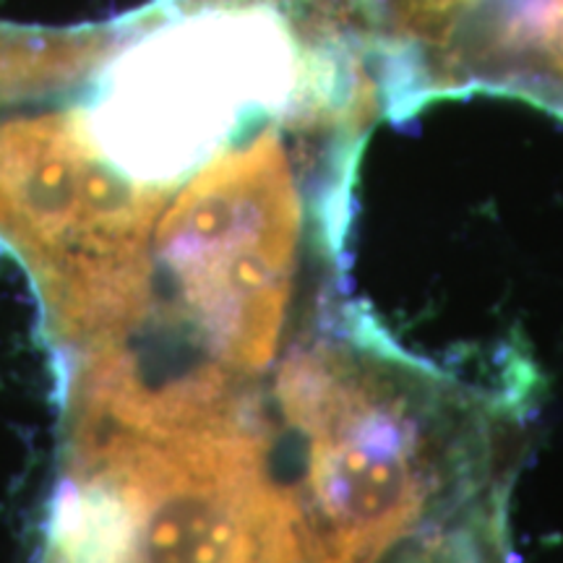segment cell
Here are the masks:
<instances>
[{
	"label": "cell",
	"instance_id": "obj_1",
	"mask_svg": "<svg viewBox=\"0 0 563 563\" xmlns=\"http://www.w3.org/2000/svg\"><path fill=\"white\" fill-rule=\"evenodd\" d=\"M274 399L308 563H384L426 519L506 488L511 399L483 402L365 319L295 344Z\"/></svg>",
	"mask_w": 563,
	"mask_h": 563
},
{
	"label": "cell",
	"instance_id": "obj_2",
	"mask_svg": "<svg viewBox=\"0 0 563 563\" xmlns=\"http://www.w3.org/2000/svg\"><path fill=\"white\" fill-rule=\"evenodd\" d=\"M308 209L277 125L222 146L175 188L136 327L81 352L144 389L249 402L290 334Z\"/></svg>",
	"mask_w": 563,
	"mask_h": 563
},
{
	"label": "cell",
	"instance_id": "obj_3",
	"mask_svg": "<svg viewBox=\"0 0 563 563\" xmlns=\"http://www.w3.org/2000/svg\"><path fill=\"white\" fill-rule=\"evenodd\" d=\"M264 402L170 418L68 405L45 563H308Z\"/></svg>",
	"mask_w": 563,
	"mask_h": 563
},
{
	"label": "cell",
	"instance_id": "obj_4",
	"mask_svg": "<svg viewBox=\"0 0 563 563\" xmlns=\"http://www.w3.org/2000/svg\"><path fill=\"white\" fill-rule=\"evenodd\" d=\"M175 188L118 167L76 104L0 121V241L30 272L70 357L139 323L154 228Z\"/></svg>",
	"mask_w": 563,
	"mask_h": 563
},
{
	"label": "cell",
	"instance_id": "obj_5",
	"mask_svg": "<svg viewBox=\"0 0 563 563\" xmlns=\"http://www.w3.org/2000/svg\"><path fill=\"white\" fill-rule=\"evenodd\" d=\"M256 16L203 11L133 32L91 74L81 110L100 150L125 173L178 186L191 167L230 144L251 112V32Z\"/></svg>",
	"mask_w": 563,
	"mask_h": 563
},
{
	"label": "cell",
	"instance_id": "obj_6",
	"mask_svg": "<svg viewBox=\"0 0 563 563\" xmlns=\"http://www.w3.org/2000/svg\"><path fill=\"white\" fill-rule=\"evenodd\" d=\"M426 97L498 95L563 121V0H386Z\"/></svg>",
	"mask_w": 563,
	"mask_h": 563
},
{
	"label": "cell",
	"instance_id": "obj_7",
	"mask_svg": "<svg viewBox=\"0 0 563 563\" xmlns=\"http://www.w3.org/2000/svg\"><path fill=\"white\" fill-rule=\"evenodd\" d=\"M501 527V493H493L467 514H462L456 530L435 540L431 551L412 563H483L488 532Z\"/></svg>",
	"mask_w": 563,
	"mask_h": 563
}]
</instances>
